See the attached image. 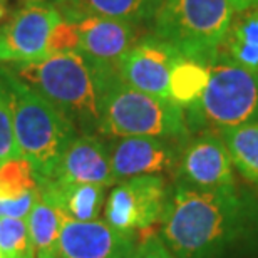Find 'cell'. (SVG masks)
Listing matches in <instances>:
<instances>
[{
    "instance_id": "1",
    "label": "cell",
    "mask_w": 258,
    "mask_h": 258,
    "mask_svg": "<svg viewBox=\"0 0 258 258\" xmlns=\"http://www.w3.org/2000/svg\"><path fill=\"white\" fill-rule=\"evenodd\" d=\"M159 238L176 258H225L258 230V201L235 186L168 191Z\"/></svg>"
},
{
    "instance_id": "2",
    "label": "cell",
    "mask_w": 258,
    "mask_h": 258,
    "mask_svg": "<svg viewBox=\"0 0 258 258\" xmlns=\"http://www.w3.org/2000/svg\"><path fill=\"white\" fill-rule=\"evenodd\" d=\"M0 77L9 91L20 156L34 166L39 183L50 181L60 156L77 138V129L62 111L12 71L0 67Z\"/></svg>"
},
{
    "instance_id": "3",
    "label": "cell",
    "mask_w": 258,
    "mask_h": 258,
    "mask_svg": "<svg viewBox=\"0 0 258 258\" xmlns=\"http://www.w3.org/2000/svg\"><path fill=\"white\" fill-rule=\"evenodd\" d=\"M12 72L62 111L76 129L86 134L99 129V87L94 72L77 50L14 64Z\"/></svg>"
},
{
    "instance_id": "4",
    "label": "cell",
    "mask_w": 258,
    "mask_h": 258,
    "mask_svg": "<svg viewBox=\"0 0 258 258\" xmlns=\"http://www.w3.org/2000/svg\"><path fill=\"white\" fill-rule=\"evenodd\" d=\"M99 131L109 138H184L186 116L181 106L146 94L124 84L119 77L99 91Z\"/></svg>"
},
{
    "instance_id": "5",
    "label": "cell",
    "mask_w": 258,
    "mask_h": 258,
    "mask_svg": "<svg viewBox=\"0 0 258 258\" xmlns=\"http://www.w3.org/2000/svg\"><path fill=\"white\" fill-rule=\"evenodd\" d=\"M233 12L228 0H161L154 35L184 57L206 62L228 35Z\"/></svg>"
},
{
    "instance_id": "6",
    "label": "cell",
    "mask_w": 258,
    "mask_h": 258,
    "mask_svg": "<svg viewBox=\"0 0 258 258\" xmlns=\"http://www.w3.org/2000/svg\"><path fill=\"white\" fill-rule=\"evenodd\" d=\"M191 109L220 129L258 122V74L236 62L211 66L208 84Z\"/></svg>"
},
{
    "instance_id": "7",
    "label": "cell",
    "mask_w": 258,
    "mask_h": 258,
    "mask_svg": "<svg viewBox=\"0 0 258 258\" xmlns=\"http://www.w3.org/2000/svg\"><path fill=\"white\" fill-rule=\"evenodd\" d=\"M62 15L47 0H24V4L0 24V62H35L49 57L54 29Z\"/></svg>"
},
{
    "instance_id": "8",
    "label": "cell",
    "mask_w": 258,
    "mask_h": 258,
    "mask_svg": "<svg viewBox=\"0 0 258 258\" xmlns=\"http://www.w3.org/2000/svg\"><path fill=\"white\" fill-rule=\"evenodd\" d=\"M77 52L94 72L99 91L117 79V66L136 40L134 24L106 17L77 20Z\"/></svg>"
},
{
    "instance_id": "9",
    "label": "cell",
    "mask_w": 258,
    "mask_h": 258,
    "mask_svg": "<svg viewBox=\"0 0 258 258\" xmlns=\"http://www.w3.org/2000/svg\"><path fill=\"white\" fill-rule=\"evenodd\" d=\"M168 200L161 176H134L111 189L104 203L106 221L116 230L134 235L161 220Z\"/></svg>"
},
{
    "instance_id": "10",
    "label": "cell",
    "mask_w": 258,
    "mask_h": 258,
    "mask_svg": "<svg viewBox=\"0 0 258 258\" xmlns=\"http://www.w3.org/2000/svg\"><path fill=\"white\" fill-rule=\"evenodd\" d=\"M179 57L184 55L178 49L154 35L138 40L122 55L117 76L134 89L169 99V77Z\"/></svg>"
},
{
    "instance_id": "11",
    "label": "cell",
    "mask_w": 258,
    "mask_h": 258,
    "mask_svg": "<svg viewBox=\"0 0 258 258\" xmlns=\"http://www.w3.org/2000/svg\"><path fill=\"white\" fill-rule=\"evenodd\" d=\"M134 235L116 230L106 220L76 221L64 216L59 258H131Z\"/></svg>"
},
{
    "instance_id": "12",
    "label": "cell",
    "mask_w": 258,
    "mask_h": 258,
    "mask_svg": "<svg viewBox=\"0 0 258 258\" xmlns=\"http://www.w3.org/2000/svg\"><path fill=\"white\" fill-rule=\"evenodd\" d=\"M50 181L60 184H97L112 186L111 153L106 144L92 134H82L72 141L59 159Z\"/></svg>"
},
{
    "instance_id": "13",
    "label": "cell",
    "mask_w": 258,
    "mask_h": 258,
    "mask_svg": "<svg viewBox=\"0 0 258 258\" xmlns=\"http://www.w3.org/2000/svg\"><path fill=\"white\" fill-rule=\"evenodd\" d=\"M109 153L116 181L134 176H161L173 171L176 164L173 146L161 138H121Z\"/></svg>"
},
{
    "instance_id": "14",
    "label": "cell",
    "mask_w": 258,
    "mask_h": 258,
    "mask_svg": "<svg viewBox=\"0 0 258 258\" xmlns=\"http://www.w3.org/2000/svg\"><path fill=\"white\" fill-rule=\"evenodd\" d=\"M233 168L226 144L216 136H201L195 139L181 158V176L184 183L196 188H233Z\"/></svg>"
},
{
    "instance_id": "15",
    "label": "cell",
    "mask_w": 258,
    "mask_h": 258,
    "mask_svg": "<svg viewBox=\"0 0 258 258\" xmlns=\"http://www.w3.org/2000/svg\"><path fill=\"white\" fill-rule=\"evenodd\" d=\"M52 4L67 22L106 17L136 25L153 20L161 0H52Z\"/></svg>"
},
{
    "instance_id": "16",
    "label": "cell",
    "mask_w": 258,
    "mask_h": 258,
    "mask_svg": "<svg viewBox=\"0 0 258 258\" xmlns=\"http://www.w3.org/2000/svg\"><path fill=\"white\" fill-rule=\"evenodd\" d=\"M39 189L40 196L59 208L66 218L76 221L99 220L104 206V186L42 181L39 183Z\"/></svg>"
},
{
    "instance_id": "17",
    "label": "cell",
    "mask_w": 258,
    "mask_h": 258,
    "mask_svg": "<svg viewBox=\"0 0 258 258\" xmlns=\"http://www.w3.org/2000/svg\"><path fill=\"white\" fill-rule=\"evenodd\" d=\"M62 220L64 215L60 210L39 196L37 203L27 216L35 258H59Z\"/></svg>"
},
{
    "instance_id": "18",
    "label": "cell",
    "mask_w": 258,
    "mask_h": 258,
    "mask_svg": "<svg viewBox=\"0 0 258 258\" xmlns=\"http://www.w3.org/2000/svg\"><path fill=\"white\" fill-rule=\"evenodd\" d=\"M231 163L246 181L258 188V122L221 129Z\"/></svg>"
},
{
    "instance_id": "19",
    "label": "cell",
    "mask_w": 258,
    "mask_h": 258,
    "mask_svg": "<svg viewBox=\"0 0 258 258\" xmlns=\"http://www.w3.org/2000/svg\"><path fill=\"white\" fill-rule=\"evenodd\" d=\"M210 79V67L200 60L179 57L169 77V101L191 107L200 101Z\"/></svg>"
},
{
    "instance_id": "20",
    "label": "cell",
    "mask_w": 258,
    "mask_h": 258,
    "mask_svg": "<svg viewBox=\"0 0 258 258\" xmlns=\"http://www.w3.org/2000/svg\"><path fill=\"white\" fill-rule=\"evenodd\" d=\"M39 191V178L25 158H12L0 164V200H20Z\"/></svg>"
},
{
    "instance_id": "21",
    "label": "cell",
    "mask_w": 258,
    "mask_h": 258,
    "mask_svg": "<svg viewBox=\"0 0 258 258\" xmlns=\"http://www.w3.org/2000/svg\"><path fill=\"white\" fill-rule=\"evenodd\" d=\"M228 49L233 62L258 74V12L246 15L235 25Z\"/></svg>"
},
{
    "instance_id": "22",
    "label": "cell",
    "mask_w": 258,
    "mask_h": 258,
    "mask_svg": "<svg viewBox=\"0 0 258 258\" xmlns=\"http://www.w3.org/2000/svg\"><path fill=\"white\" fill-rule=\"evenodd\" d=\"M0 251L5 258H35L27 218H0Z\"/></svg>"
},
{
    "instance_id": "23",
    "label": "cell",
    "mask_w": 258,
    "mask_h": 258,
    "mask_svg": "<svg viewBox=\"0 0 258 258\" xmlns=\"http://www.w3.org/2000/svg\"><path fill=\"white\" fill-rule=\"evenodd\" d=\"M12 158H20V151L15 139L9 91L0 77V164Z\"/></svg>"
},
{
    "instance_id": "24",
    "label": "cell",
    "mask_w": 258,
    "mask_h": 258,
    "mask_svg": "<svg viewBox=\"0 0 258 258\" xmlns=\"http://www.w3.org/2000/svg\"><path fill=\"white\" fill-rule=\"evenodd\" d=\"M71 50H77V29L74 22H67L62 19L52 32L49 52L52 55L59 52H71Z\"/></svg>"
},
{
    "instance_id": "25",
    "label": "cell",
    "mask_w": 258,
    "mask_h": 258,
    "mask_svg": "<svg viewBox=\"0 0 258 258\" xmlns=\"http://www.w3.org/2000/svg\"><path fill=\"white\" fill-rule=\"evenodd\" d=\"M39 196L40 191L20 200H0V218H27Z\"/></svg>"
},
{
    "instance_id": "26",
    "label": "cell",
    "mask_w": 258,
    "mask_h": 258,
    "mask_svg": "<svg viewBox=\"0 0 258 258\" xmlns=\"http://www.w3.org/2000/svg\"><path fill=\"white\" fill-rule=\"evenodd\" d=\"M131 258H176L168 246L163 243L161 238L156 235L146 236L141 243L136 245V250L133 251Z\"/></svg>"
},
{
    "instance_id": "27",
    "label": "cell",
    "mask_w": 258,
    "mask_h": 258,
    "mask_svg": "<svg viewBox=\"0 0 258 258\" xmlns=\"http://www.w3.org/2000/svg\"><path fill=\"white\" fill-rule=\"evenodd\" d=\"M228 2L235 12H243V10H248L258 5V0H228Z\"/></svg>"
},
{
    "instance_id": "28",
    "label": "cell",
    "mask_w": 258,
    "mask_h": 258,
    "mask_svg": "<svg viewBox=\"0 0 258 258\" xmlns=\"http://www.w3.org/2000/svg\"><path fill=\"white\" fill-rule=\"evenodd\" d=\"M5 12H7V0H0V20L5 17Z\"/></svg>"
},
{
    "instance_id": "29",
    "label": "cell",
    "mask_w": 258,
    "mask_h": 258,
    "mask_svg": "<svg viewBox=\"0 0 258 258\" xmlns=\"http://www.w3.org/2000/svg\"><path fill=\"white\" fill-rule=\"evenodd\" d=\"M0 258H5V256H4V253H2V251H0Z\"/></svg>"
}]
</instances>
